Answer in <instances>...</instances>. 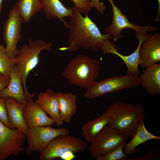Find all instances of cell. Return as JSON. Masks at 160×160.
Listing matches in <instances>:
<instances>
[{"mask_svg":"<svg viewBox=\"0 0 160 160\" xmlns=\"http://www.w3.org/2000/svg\"><path fill=\"white\" fill-rule=\"evenodd\" d=\"M87 144L84 140L69 134L60 135L53 139L40 153V160H54L57 158L68 160V156L75 153L84 152Z\"/></svg>","mask_w":160,"mask_h":160,"instance_id":"cell-5","label":"cell"},{"mask_svg":"<svg viewBox=\"0 0 160 160\" xmlns=\"http://www.w3.org/2000/svg\"><path fill=\"white\" fill-rule=\"evenodd\" d=\"M52 42L29 39L28 44L21 47L15 57V65L18 68L21 78L22 84L26 99L33 98L35 93L31 94L28 91L26 81L30 72L37 65L39 61V55L44 50L51 51Z\"/></svg>","mask_w":160,"mask_h":160,"instance_id":"cell-4","label":"cell"},{"mask_svg":"<svg viewBox=\"0 0 160 160\" xmlns=\"http://www.w3.org/2000/svg\"><path fill=\"white\" fill-rule=\"evenodd\" d=\"M132 137L129 142L126 143L123 149L124 153L128 155L138 151L136 147L142 143L152 139L158 140L160 139L159 137L152 134L146 129L144 120L140 123Z\"/></svg>","mask_w":160,"mask_h":160,"instance_id":"cell-21","label":"cell"},{"mask_svg":"<svg viewBox=\"0 0 160 160\" xmlns=\"http://www.w3.org/2000/svg\"><path fill=\"white\" fill-rule=\"evenodd\" d=\"M37 103L42 109L54 121L55 124L59 127L63 122L59 113V103L57 93L47 89L44 92H40L37 95Z\"/></svg>","mask_w":160,"mask_h":160,"instance_id":"cell-15","label":"cell"},{"mask_svg":"<svg viewBox=\"0 0 160 160\" xmlns=\"http://www.w3.org/2000/svg\"><path fill=\"white\" fill-rule=\"evenodd\" d=\"M75 7L81 13L87 14L92 7L90 0H71Z\"/></svg>","mask_w":160,"mask_h":160,"instance_id":"cell-27","label":"cell"},{"mask_svg":"<svg viewBox=\"0 0 160 160\" xmlns=\"http://www.w3.org/2000/svg\"><path fill=\"white\" fill-rule=\"evenodd\" d=\"M26 135L17 129L9 128L0 121V160L16 155L25 150Z\"/></svg>","mask_w":160,"mask_h":160,"instance_id":"cell-11","label":"cell"},{"mask_svg":"<svg viewBox=\"0 0 160 160\" xmlns=\"http://www.w3.org/2000/svg\"><path fill=\"white\" fill-rule=\"evenodd\" d=\"M15 63V58L9 56L6 47L0 44V73L2 75L9 76L11 70Z\"/></svg>","mask_w":160,"mask_h":160,"instance_id":"cell-24","label":"cell"},{"mask_svg":"<svg viewBox=\"0 0 160 160\" xmlns=\"http://www.w3.org/2000/svg\"><path fill=\"white\" fill-rule=\"evenodd\" d=\"M140 78V85L151 95H160V64L151 65L145 68Z\"/></svg>","mask_w":160,"mask_h":160,"instance_id":"cell-18","label":"cell"},{"mask_svg":"<svg viewBox=\"0 0 160 160\" xmlns=\"http://www.w3.org/2000/svg\"><path fill=\"white\" fill-rule=\"evenodd\" d=\"M110 3L113 12V20L111 24L107 27L105 31L112 36L114 42H117L122 37V31L126 28L134 30L135 33L143 35L147 34L146 32L156 31L158 28L155 26H140L130 22L126 16L115 5L113 0H108Z\"/></svg>","mask_w":160,"mask_h":160,"instance_id":"cell-10","label":"cell"},{"mask_svg":"<svg viewBox=\"0 0 160 160\" xmlns=\"http://www.w3.org/2000/svg\"><path fill=\"white\" fill-rule=\"evenodd\" d=\"M2 74L0 73V75H1Z\"/></svg>","mask_w":160,"mask_h":160,"instance_id":"cell-33","label":"cell"},{"mask_svg":"<svg viewBox=\"0 0 160 160\" xmlns=\"http://www.w3.org/2000/svg\"><path fill=\"white\" fill-rule=\"evenodd\" d=\"M70 17L68 45L60 48L61 51L72 52L81 49L97 52L106 40L112 36L108 34H102L96 24L88 17H84L74 7Z\"/></svg>","mask_w":160,"mask_h":160,"instance_id":"cell-1","label":"cell"},{"mask_svg":"<svg viewBox=\"0 0 160 160\" xmlns=\"http://www.w3.org/2000/svg\"><path fill=\"white\" fill-rule=\"evenodd\" d=\"M23 19L15 5L10 10L4 25L3 35L7 53L15 58L19 52L17 45L22 39L21 29Z\"/></svg>","mask_w":160,"mask_h":160,"instance_id":"cell-9","label":"cell"},{"mask_svg":"<svg viewBox=\"0 0 160 160\" xmlns=\"http://www.w3.org/2000/svg\"><path fill=\"white\" fill-rule=\"evenodd\" d=\"M8 86L0 92V97H9L25 105L27 101L23 86L21 77L17 67L15 66L9 74Z\"/></svg>","mask_w":160,"mask_h":160,"instance_id":"cell-16","label":"cell"},{"mask_svg":"<svg viewBox=\"0 0 160 160\" xmlns=\"http://www.w3.org/2000/svg\"><path fill=\"white\" fill-rule=\"evenodd\" d=\"M105 111L109 116L108 125L127 138L132 137L145 116V108L139 103L116 102Z\"/></svg>","mask_w":160,"mask_h":160,"instance_id":"cell-2","label":"cell"},{"mask_svg":"<svg viewBox=\"0 0 160 160\" xmlns=\"http://www.w3.org/2000/svg\"><path fill=\"white\" fill-rule=\"evenodd\" d=\"M90 0L92 8H95L97 11L101 14L104 13L106 7L103 3L100 2L99 0Z\"/></svg>","mask_w":160,"mask_h":160,"instance_id":"cell-29","label":"cell"},{"mask_svg":"<svg viewBox=\"0 0 160 160\" xmlns=\"http://www.w3.org/2000/svg\"><path fill=\"white\" fill-rule=\"evenodd\" d=\"M128 138L108 124L105 126L90 142L88 147L91 156L96 159L105 155L119 145L126 143Z\"/></svg>","mask_w":160,"mask_h":160,"instance_id":"cell-7","label":"cell"},{"mask_svg":"<svg viewBox=\"0 0 160 160\" xmlns=\"http://www.w3.org/2000/svg\"><path fill=\"white\" fill-rule=\"evenodd\" d=\"M126 143L121 144L115 149L106 154L97 158L96 160H119L126 159L128 155L124 153L123 149Z\"/></svg>","mask_w":160,"mask_h":160,"instance_id":"cell-25","label":"cell"},{"mask_svg":"<svg viewBox=\"0 0 160 160\" xmlns=\"http://www.w3.org/2000/svg\"><path fill=\"white\" fill-rule=\"evenodd\" d=\"M140 65L143 68L160 62V33L148 34L139 50Z\"/></svg>","mask_w":160,"mask_h":160,"instance_id":"cell-13","label":"cell"},{"mask_svg":"<svg viewBox=\"0 0 160 160\" xmlns=\"http://www.w3.org/2000/svg\"><path fill=\"white\" fill-rule=\"evenodd\" d=\"M3 0H0V15L2 10V4Z\"/></svg>","mask_w":160,"mask_h":160,"instance_id":"cell-32","label":"cell"},{"mask_svg":"<svg viewBox=\"0 0 160 160\" xmlns=\"http://www.w3.org/2000/svg\"><path fill=\"white\" fill-rule=\"evenodd\" d=\"M23 110V116L29 129L36 127L51 126L55 122L33 99L27 100Z\"/></svg>","mask_w":160,"mask_h":160,"instance_id":"cell-14","label":"cell"},{"mask_svg":"<svg viewBox=\"0 0 160 160\" xmlns=\"http://www.w3.org/2000/svg\"><path fill=\"white\" fill-rule=\"evenodd\" d=\"M109 117L105 111L93 120L86 123L82 127L81 130L86 140L90 143L96 135L108 124Z\"/></svg>","mask_w":160,"mask_h":160,"instance_id":"cell-22","label":"cell"},{"mask_svg":"<svg viewBox=\"0 0 160 160\" xmlns=\"http://www.w3.org/2000/svg\"><path fill=\"white\" fill-rule=\"evenodd\" d=\"M158 6L157 14L155 19L156 22H158L160 20V0H157Z\"/></svg>","mask_w":160,"mask_h":160,"instance_id":"cell-31","label":"cell"},{"mask_svg":"<svg viewBox=\"0 0 160 160\" xmlns=\"http://www.w3.org/2000/svg\"><path fill=\"white\" fill-rule=\"evenodd\" d=\"M0 121L7 127L13 129L9 120L4 97H0Z\"/></svg>","mask_w":160,"mask_h":160,"instance_id":"cell-26","label":"cell"},{"mask_svg":"<svg viewBox=\"0 0 160 160\" xmlns=\"http://www.w3.org/2000/svg\"><path fill=\"white\" fill-rule=\"evenodd\" d=\"M57 94L60 118L63 122L69 123L77 112V95L71 92H58Z\"/></svg>","mask_w":160,"mask_h":160,"instance_id":"cell-20","label":"cell"},{"mask_svg":"<svg viewBox=\"0 0 160 160\" xmlns=\"http://www.w3.org/2000/svg\"><path fill=\"white\" fill-rule=\"evenodd\" d=\"M42 11L47 20H50L56 18L61 22L67 28L70 25L64 18L71 17L72 14V8L65 7L59 0H41Z\"/></svg>","mask_w":160,"mask_h":160,"instance_id":"cell-19","label":"cell"},{"mask_svg":"<svg viewBox=\"0 0 160 160\" xmlns=\"http://www.w3.org/2000/svg\"><path fill=\"white\" fill-rule=\"evenodd\" d=\"M15 5L26 23L42 11L41 0H18Z\"/></svg>","mask_w":160,"mask_h":160,"instance_id":"cell-23","label":"cell"},{"mask_svg":"<svg viewBox=\"0 0 160 160\" xmlns=\"http://www.w3.org/2000/svg\"><path fill=\"white\" fill-rule=\"evenodd\" d=\"M9 80V76L0 75V92L8 86Z\"/></svg>","mask_w":160,"mask_h":160,"instance_id":"cell-30","label":"cell"},{"mask_svg":"<svg viewBox=\"0 0 160 160\" xmlns=\"http://www.w3.org/2000/svg\"><path fill=\"white\" fill-rule=\"evenodd\" d=\"M140 81L139 76L132 75L109 77L99 82L95 81L87 88L84 96L94 99L123 89L137 87Z\"/></svg>","mask_w":160,"mask_h":160,"instance_id":"cell-6","label":"cell"},{"mask_svg":"<svg viewBox=\"0 0 160 160\" xmlns=\"http://www.w3.org/2000/svg\"><path fill=\"white\" fill-rule=\"evenodd\" d=\"M160 159L159 151L150 150L142 156H137L132 158H127L126 160H159Z\"/></svg>","mask_w":160,"mask_h":160,"instance_id":"cell-28","label":"cell"},{"mask_svg":"<svg viewBox=\"0 0 160 160\" xmlns=\"http://www.w3.org/2000/svg\"><path fill=\"white\" fill-rule=\"evenodd\" d=\"M4 98L8 118L11 126L12 129H18L26 135L29 128L23 116V110L25 105L18 102L13 98Z\"/></svg>","mask_w":160,"mask_h":160,"instance_id":"cell-17","label":"cell"},{"mask_svg":"<svg viewBox=\"0 0 160 160\" xmlns=\"http://www.w3.org/2000/svg\"><path fill=\"white\" fill-rule=\"evenodd\" d=\"M135 33L136 37L139 40L138 45L135 51L129 55H124L120 54L118 52V49L116 47V45L110 39L107 40L104 42L100 49L104 53H113L120 57L127 67V74L139 76L140 73L138 66L140 62V48L148 34L143 35L138 33Z\"/></svg>","mask_w":160,"mask_h":160,"instance_id":"cell-12","label":"cell"},{"mask_svg":"<svg viewBox=\"0 0 160 160\" xmlns=\"http://www.w3.org/2000/svg\"><path fill=\"white\" fill-rule=\"evenodd\" d=\"M100 68L97 59L79 55L70 61L62 75L72 85L87 88L98 78Z\"/></svg>","mask_w":160,"mask_h":160,"instance_id":"cell-3","label":"cell"},{"mask_svg":"<svg viewBox=\"0 0 160 160\" xmlns=\"http://www.w3.org/2000/svg\"><path fill=\"white\" fill-rule=\"evenodd\" d=\"M68 129L65 127L54 128L51 126L36 127L29 129L26 134L28 146L26 152L30 154L33 152H42L50 142L56 137L69 134Z\"/></svg>","mask_w":160,"mask_h":160,"instance_id":"cell-8","label":"cell"}]
</instances>
